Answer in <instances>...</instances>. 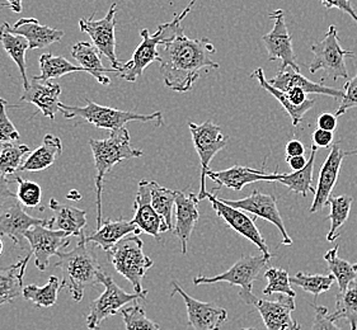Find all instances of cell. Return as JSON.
Returning a JSON list of instances; mask_svg holds the SVG:
<instances>
[{
	"mask_svg": "<svg viewBox=\"0 0 357 330\" xmlns=\"http://www.w3.org/2000/svg\"><path fill=\"white\" fill-rule=\"evenodd\" d=\"M134 207L135 216L131 221L135 223L137 229L142 230V233L160 240V233L169 231L165 219L158 214L151 205V180L139 182Z\"/></svg>",
	"mask_w": 357,
	"mask_h": 330,
	"instance_id": "obj_18",
	"label": "cell"
},
{
	"mask_svg": "<svg viewBox=\"0 0 357 330\" xmlns=\"http://www.w3.org/2000/svg\"><path fill=\"white\" fill-rule=\"evenodd\" d=\"M3 8H8L7 4H6V3H0V10H1Z\"/></svg>",
	"mask_w": 357,
	"mask_h": 330,
	"instance_id": "obj_57",
	"label": "cell"
},
{
	"mask_svg": "<svg viewBox=\"0 0 357 330\" xmlns=\"http://www.w3.org/2000/svg\"><path fill=\"white\" fill-rule=\"evenodd\" d=\"M333 139H335V135L331 131L317 129L313 132V145H315L317 148H329V146H332Z\"/></svg>",
	"mask_w": 357,
	"mask_h": 330,
	"instance_id": "obj_50",
	"label": "cell"
},
{
	"mask_svg": "<svg viewBox=\"0 0 357 330\" xmlns=\"http://www.w3.org/2000/svg\"><path fill=\"white\" fill-rule=\"evenodd\" d=\"M264 278L267 280V286L264 290V294L271 296L273 294H285L295 299V291L291 288V282L289 273L282 268L271 267L264 272Z\"/></svg>",
	"mask_w": 357,
	"mask_h": 330,
	"instance_id": "obj_42",
	"label": "cell"
},
{
	"mask_svg": "<svg viewBox=\"0 0 357 330\" xmlns=\"http://www.w3.org/2000/svg\"><path fill=\"white\" fill-rule=\"evenodd\" d=\"M89 146L93 152L96 165V205H97V229L102 226V191L105 178L114 165L122 160L140 158L143 151L137 150L131 145L129 129L123 127L112 131L107 139L103 140H89Z\"/></svg>",
	"mask_w": 357,
	"mask_h": 330,
	"instance_id": "obj_3",
	"label": "cell"
},
{
	"mask_svg": "<svg viewBox=\"0 0 357 330\" xmlns=\"http://www.w3.org/2000/svg\"><path fill=\"white\" fill-rule=\"evenodd\" d=\"M312 306L315 310L312 330H343L329 317L328 309L326 306H317L314 304H312Z\"/></svg>",
	"mask_w": 357,
	"mask_h": 330,
	"instance_id": "obj_47",
	"label": "cell"
},
{
	"mask_svg": "<svg viewBox=\"0 0 357 330\" xmlns=\"http://www.w3.org/2000/svg\"><path fill=\"white\" fill-rule=\"evenodd\" d=\"M142 230L137 229L135 223L132 221H126L125 219L112 220L107 219L102 223L100 229L96 230V233L86 237V243L94 244L105 251H108L119 242H121L123 237L129 235H139Z\"/></svg>",
	"mask_w": 357,
	"mask_h": 330,
	"instance_id": "obj_26",
	"label": "cell"
},
{
	"mask_svg": "<svg viewBox=\"0 0 357 330\" xmlns=\"http://www.w3.org/2000/svg\"><path fill=\"white\" fill-rule=\"evenodd\" d=\"M3 248H4V244H3V240H1V237H0V256L3 253Z\"/></svg>",
	"mask_w": 357,
	"mask_h": 330,
	"instance_id": "obj_56",
	"label": "cell"
},
{
	"mask_svg": "<svg viewBox=\"0 0 357 330\" xmlns=\"http://www.w3.org/2000/svg\"><path fill=\"white\" fill-rule=\"evenodd\" d=\"M172 296L179 294L186 304L188 325L195 330H220L228 319L227 310L211 302H202L186 294L176 281L172 282Z\"/></svg>",
	"mask_w": 357,
	"mask_h": 330,
	"instance_id": "obj_17",
	"label": "cell"
},
{
	"mask_svg": "<svg viewBox=\"0 0 357 330\" xmlns=\"http://www.w3.org/2000/svg\"><path fill=\"white\" fill-rule=\"evenodd\" d=\"M321 4L326 9L336 8L343 13L350 15L351 18L357 23L356 10L352 7L351 0H321Z\"/></svg>",
	"mask_w": 357,
	"mask_h": 330,
	"instance_id": "obj_48",
	"label": "cell"
},
{
	"mask_svg": "<svg viewBox=\"0 0 357 330\" xmlns=\"http://www.w3.org/2000/svg\"><path fill=\"white\" fill-rule=\"evenodd\" d=\"M116 13L117 4L112 3L108 9L107 15L100 21H94L93 15L91 18H82L79 21V29L92 38L93 45L98 49L102 55L108 58L112 68L121 69L122 64L116 55Z\"/></svg>",
	"mask_w": 357,
	"mask_h": 330,
	"instance_id": "obj_12",
	"label": "cell"
},
{
	"mask_svg": "<svg viewBox=\"0 0 357 330\" xmlns=\"http://www.w3.org/2000/svg\"><path fill=\"white\" fill-rule=\"evenodd\" d=\"M354 198L347 194L342 196H332L327 202V206H331V214L328 219L331 220V229L327 234L328 242H335L338 239V229H341L350 216L351 206Z\"/></svg>",
	"mask_w": 357,
	"mask_h": 330,
	"instance_id": "obj_37",
	"label": "cell"
},
{
	"mask_svg": "<svg viewBox=\"0 0 357 330\" xmlns=\"http://www.w3.org/2000/svg\"><path fill=\"white\" fill-rule=\"evenodd\" d=\"M61 94V86L52 81H40L36 75L31 78L29 88L22 94L21 102L35 104L45 117L55 120L57 112H60L59 97Z\"/></svg>",
	"mask_w": 357,
	"mask_h": 330,
	"instance_id": "obj_23",
	"label": "cell"
},
{
	"mask_svg": "<svg viewBox=\"0 0 357 330\" xmlns=\"http://www.w3.org/2000/svg\"><path fill=\"white\" fill-rule=\"evenodd\" d=\"M26 240L31 245V253L35 257V266L40 271H46L51 257L56 256L60 249L70 243V235L61 230H52L43 225H37L26 231Z\"/></svg>",
	"mask_w": 357,
	"mask_h": 330,
	"instance_id": "obj_14",
	"label": "cell"
},
{
	"mask_svg": "<svg viewBox=\"0 0 357 330\" xmlns=\"http://www.w3.org/2000/svg\"><path fill=\"white\" fill-rule=\"evenodd\" d=\"M215 51L214 43L208 38H190L179 24L173 35L158 47L157 61L165 86L177 93L190 92L200 79L202 70L220 68L211 58Z\"/></svg>",
	"mask_w": 357,
	"mask_h": 330,
	"instance_id": "obj_1",
	"label": "cell"
},
{
	"mask_svg": "<svg viewBox=\"0 0 357 330\" xmlns=\"http://www.w3.org/2000/svg\"><path fill=\"white\" fill-rule=\"evenodd\" d=\"M199 202L197 196L192 192L186 194L182 191H176V225L173 233L181 242L182 254L187 253V243L200 217Z\"/></svg>",
	"mask_w": 357,
	"mask_h": 330,
	"instance_id": "obj_22",
	"label": "cell"
},
{
	"mask_svg": "<svg viewBox=\"0 0 357 330\" xmlns=\"http://www.w3.org/2000/svg\"><path fill=\"white\" fill-rule=\"evenodd\" d=\"M49 207L55 214L54 228L68 233L70 237H80L86 225V211L73 207L51 198Z\"/></svg>",
	"mask_w": 357,
	"mask_h": 330,
	"instance_id": "obj_30",
	"label": "cell"
},
{
	"mask_svg": "<svg viewBox=\"0 0 357 330\" xmlns=\"http://www.w3.org/2000/svg\"><path fill=\"white\" fill-rule=\"evenodd\" d=\"M343 93L344 95L341 104L335 113L337 117L344 115L347 111H350L351 108L357 107V74L343 86Z\"/></svg>",
	"mask_w": 357,
	"mask_h": 330,
	"instance_id": "obj_46",
	"label": "cell"
},
{
	"mask_svg": "<svg viewBox=\"0 0 357 330\" xmlns=\"http://www.w3.org/2000/svg\"><path fill=\"white\" fill-rule=\"evenodd\" d=\"M72 56L79 63L86 72L92 75L102 86H109L111 79L107 72H117L114 68H105L100 61V52L92 43L79 41L72 47Z\"/></svg>",
	"mask_w": 357,
	"mask_h": 330,
	"instance_id": "obj_27",
	"label": "cell"
},
{
	"mask_svg": "<svg viewBox=\"0 0 357 330\" xmlns=\"http://www.w3.org/2000/svg\"><path fill=\"white\" fill-rule=\"evenodd\" d=\"M61 288V282L56 276H51L49 282L38 288L36 285H29L23 288L22 296L33 302L36 308H52L57 301V294Z\"/></svg>",
	"mask_w": 357,
	"mask_h": 330,
	"instance_id": "obj_36",
	"label": "cell"
},
{
	"mask_svg": "<svg viewBox=\"0 0 357 330\" xmlns=\"http://www.w3.org/2000/svg\"><path fill=\"white\" fill-rule=\"evenodd\" d=\"M271 257L266 256H243L236 262V265L230 267L227 272L222 273L215 277L199 276L193 278V283L197 285H211L219 282H227L231 286H239L242 288L239 296L247 305H256L259 300L256 294L252 292L253 283L257 280L261 271L266 268Z\"/></svg>",
	"mask_w": 357,
	"mask_h": 330,
	"instance_id": "obj_7",
	"label": "cell"
},
{
	"mask_svg": "<svg viewBox=\"0 0 357 330\" xmlns=\"http://www.w3.org/2000/svg\"><path fill=\"white\" fill-rule=\"evenodd\" d=\"M143 248V240L139 235L132 234L123 237L107 251L108 263L114 266L116 272L129 281L136 294H148L142 282L154 265L153 259L145 256Z\"/></svg>",
	"mask_w": 357,
	"mask_h": 330,
	"instance_id": "obj_6",
	"label": "cell"
},
{
	"mask_svg": "<svg viewBox=\"0 0 357 330\" xmlns=\"http://www.w3.org/2000/svg\"><path fill=\"white\" fill-rule=\"evenodd\" d=\"M29 151L31 148L26 144L8 143L0 145V172L7 177L15 175V172L21 169L22 160Z\"/></svg>",
	"mask_w": 357,
	"mask_h": 330,
	"instance_id": "obj_40",
	"label": "cell"
},
{
	"mask_svg": "<svg viewBox=\"0 0 357 330\" xmlns=\"http://www.w3.org/2000/svg\"><path fill=\"white\" fill-rule=\"evenodd\" d=\"M335 281L336 278L332 274L323 276V274H305V273L299 272L293 277H290L291 283L303 288L305 292L313 294L314 299L323 292H327L329 288H332Z\"/></svg>",
	"mask_w": 357,
	"mask_h": 330,
	"instance_id": "obj_41",
	"label": "cell"
},
{
	"mask_svg": "<svg viewBox=\"0 0 357 330\" xmlns=\"http://www.w3.org/2000/svg\"><path fill=\"white\" fill-rule=\"evenodd\" d=\"M337 117L333 113H329V112H324L321 113L318 120H317V125H318V129H326V131H331L333 132L337 129Z\"/></svg>",
	"mask_w": 357,
	"mask_h": 330,
	"instance_id": "obj_51",
	"label": "cell"
},
{
	"mask_svg": "<svg viewBox=\"0 0 357 330\" xmlns=\"http://www.w3.org/2000/svg\"><path fill=\"white\" fill-rule=\"evenodd\" d=\"M354 269H355V271L357 272V263L356 265H354Z\"/></svg>",
	"mask_w": 357,
	"mask_h": 330,
	"instance_id": "obj_58",
	"label": "cell"
},
{
	"mask_svg": "<svg viewBox=\"0 0 357 330\" xmlns=\"http://www.w3.org/2000/svg\"><path fill=\"white\" fill-rule=\"evenodd\" d=\"M31 256L32 253L12 266L0 267V306L15 301L23 294V277Z\"/></svg>",
	"mask_w": 357,
	"mask_h": 330,
	"instance_id": "obj_28",
	"label": "cell"
},
{
	"mask_svg": "<svg viewBox=\"0 0 357 330\" xmlns=\"http://www.w3.org/2000/svg\"><path fill=\"white\" fill-rule=\"evenodd\" d=\"M347 155H351V157H357V148L352 149V150L344 151V157H347Z\"/></svg>",
	"mask_w": 357,
	"mask_h": 330,
	"instance_id": "obj_55",
	"label": "cell"
},
{
	"mask_svg": "<svg viewBox=\"0 0 357 330\" xmlns=\"http://www.w3.org/2000/svg\"><path fill=\"white\" fill-rule=\"evenodd\" d=\"M310 52L313 54V60L309 64V72L312 74L324 70L326 77L333 80L349 79L346 58H354L355 52L341 47L335 24L329 26L321 41L310 46Z\"/></svg>",
	"mask_w": 357,
	"mask_h": 330,
	"instance_id": "obj_8",
	"label": "cell"
},
{
	"mask_svg": "<svg viewBox=\"0 0 357 330\" xmlns=\"http://www.w3.org/2000/svg\"><path fill=\"white\" fill-rule=\"evenodd\" d=\"M12 182L15 180H9L7 175L0 172V208L4 207L10 200L17 198V194L10 189Z\"/></svg>",
	"mask_w": 357,
	"mask_h": 330,
	"instance_id": "obj_49",
	"label": "cell"
},
{
	"mask_svg": "<svg viewBox=\"0 0 357 330\" xmlns=\"http://www.w3.org/2000/svg\"><path fill=\"white\" fill-rule=\"evenodd\" d=\"M250 78L252 79H257L259 86L264 89L266 92H268L271 95H273L281 103V106L285 109L286 113L291 118V123H293L294 127H298L303 123V118H304L305 113H307V111H310L315 104V100H307V103L303 104V106H295V104H293L291 101H290V98H289V94L280 91V89L275 88V86H271L268 83V80L266 79V77H264V72L262 68H258L255 72H252Z\"/></svg>",
	"mask_w": 357,
	"mask_h": 330,
	"instance_id": "obj_31",
	"label": "cell"
},
{
	"mask_svg": "<svg viewBox=\"0 0 357 330\" xmlns=\"http://www.w3.org/2000/svg\"><path fill=\"white\" fill-rule=\"evenodd\" d=\"M286 163L290 165V168L293 169L294 172L296 171H301L303 168H305L307 164V159L303 157H294V158H286Z\"/></svg>",
	"mask_w": 357,
	"mask_h": 330,
	"instance_id": "obj_53",
	"label": "cell"
},
{
	"mask_svg": "<svg viewBox=\"0 0 357 330\" xmlns=\"http://www.w3.org/2000/svg\"><path fill=\"white\" fill-rule=\"evenodd\" d=\"M270 19L273 21V29L262 36L268 60H281L279 72L290 66L294 70L301 72V66L296 63V55L293 49V37L286 26L285 12L282 9H276L270 13Z\"/></svg>",
	"mask_w": 357,
	"mask_h": 330,
	"instance_id": "obj_11",
	"label": "cell"
},
{
	"mask_svg": "<svg viewBox=\"0 0 357 330\" xmlns=\"http://www.w3.org/2000/svg\"><path fill=\"white\" fill-rule=\"evenodd\" d=\"M264 168L253 169L248 166L234 165V166L228 168L225 171H220V172L208 171L207 178L218 183V189H220L222 187H228L234 191H242L244 187L256 183V182H264H264H276V180L279 182L282 178V174H278L276 172L267 174L264 172Z\"/></svg>",
	"mask_w": 357,
	"mask_h": 330,
	"instance_id": "obj_20",
	"label": "cell"
},
{
	"mask_svg": "<svg viewBox=\"0 0 357 330\" xmlns=\"http://www.w3.org/2000/svg\"><path fill=\"white\" fill-rule=\"evenodd\" d=\"M78 244L70 251H59V262L55 265L61 272V288H68L73 300L80 302L86 288L100 285L102 272L97 254L86 246V235L79 237Z\"/></svg>",
	"mask_w": 357,
	"mask_h": 330,
	"instance_id": "obj_2",
	"label": "cell"
},
{
	"mask_svg": "<svg viewBox=\"0 0 357 330\" xmlns=\"http://www.w3.org/2000/svg\"><path fill=\"white\" fill-rule=\"evenodd\" d=\"M242 330H256L255 328H248V329H245V328H243Z\"/></svg>",
	"mask_w": 357,
	"mask_h": 330,
	"instance_id": "obj_59",
	"label": "cell"
},
{
	"mask_svg": "<svg viewBox=\"0 0 357 330\" xmlns=\"http://www.w3.org/2000/svg\"><path fill=\"white\" fill-rule=\"evenodd\" d=\"M324 260L328 265L331 274L336 278L340 292H343L351 282L356 278L357 272L354 269V265L338 257V246L327 251L324 254Z\"/></svg>",
	"mask_w": 357,
	"mask_h": 330,
	"instance_id": "obj_38",
	"label": "cell"
},
{
	"mask_svg": "<svg viewBox=\"0 0 357 330\" xmlns=\"http://www.w3.org/2000/svg\"><path fill=\"white\" fill-rule=\"evenodd\" d=\"M7 210L0 215V237H8L22 249H24V234L37 225L54 229L55 217L51 219H36L29 216L17 198L8 202Z\"/></svg>",
	"mask_w": 357,
	"mask_h": 330,
	"instance_id": "obj_16",
	"label": "cell"
},
{
	"mask_svg": "<svg viewBox=\"0 0 357 330\" xmlns=\"http://www.w3.org/2000/svg\"><path fill=\"white\" fill-rule=\"evenodd\" d=\"M286 158H294V157H303L305 152V146L299 140H290L286 144Z\"/></svg>",
	"mask_w": 357,
	"mask_h": 330,
	"instance_id": "obj_52",
	"label": "cell"
},
{
	"mask_svg": "<svg viewBox=\"0 0 357 330\" xmlns=\"http://www.w3.org/2000/svg\"><path fill=\"white\" fill-rule=\"evenodd\" d=\"M224 203H227L231 207L239 208L244 212H250L255 217H261L268 223H273L282 237L281 244L291 245L293 240L289 237L285 229V223L282 221V217L278 207V198L273 194H264L258 191H253L252 194L242 198V200H225L220 198Z\"/></svg>",
	"mask_w": 357,
	"mask_h": 330,
	"instance_id": "obj_15",
	"label": "cell"
},
{
	"mask_svg": "<svg viewBox=\"0 0 357 330\" xmlns=\"http://www.w3.org/2000/svg\"><path fill=\"white\" fill-rule=\"evenodd\" d=\"M6 4L15 13H22V10H23V7H22L23 6V0H6Z\"/></svg>",
	"mask_w": 357,
	"mask_h": 330,
	"instance_id": "obj_54",
	"label": "cell"
},
{
	"mask_svg": "<svg viewBox=\"0 0 357 330\" xmlns=\"http://www.w3.org/2000/svg\"><path fill=\"white\" fill-rule=\"evenodd\" d=\"M8 102L0 98V145L17 143L20 140V132L7 115Z\"/></svg>",
	"mask_w": 357,
	"mask_h": 330,
	"instance_id": "obj_45",
	"label": "cell"
},
{
	"mask_svg": "<svg viewBox=\"0 0 357 330\" xmlns=\"http://www.w3.org/2000/svg\"><path fill=\"white\" fill-rule=\"evenodd\" d=\"M188 129L192 136L195 149L200 157L201 187L197 200L202 201L206 200V178L207 172L210 171V163L219 151L225 149L229 143V137L222 134L220 126L215 125L210 120L201 125L188 123Z\"/></svg>",
	"mask_w": 357,
	"mask_h": 330,
	"instance_id": "obj_10",
	"label": "cell"
},
{
	"mask_svg": "<svg viewBox=\"0 0 357 330\" xmlns=\"http://www.w3.org/2000/svg\"><path fill=\"white\" fill-rule=\"evenodd\" d=\"M255 306L262 316L267 330H301V324L296 323L291 316L296 309L294 297L280 294L278 301L259 299Z\"/></svg>",
	"mask_w": 357,
	"mask_h": 330,
	"instance_id": "obj_21",
	"label": "cell"
},
{
	"mask_svg": "<svg viewBox=\"0 0 357 330\" xmlns=\"http://www.w3.org/2000/svg\"><path fill=\"white\" fill-rule=\"evenodd\" d=\"M9 32L23 36L29 43V50L45 49L59 42L64 37V31L52 29L37 21L36 18H21L13 26L8 24Z\"/></svg>",
	"mask_w": 357,
	"mask_h": 330,
	"instance_id": "obj_24",
	"label": "cell"
},
{
	"mask_svg": "<svg viewBox=\"0 0 357 330\" xmlns=\"http://www.w3.org/2000/svg\"><path fill=\"white\" fill-rule=\"evenodd\" d=\"M63 154V143L60 137L47 134L43 137V143L36 150L29 154V158L22 164L21 172H41L56 162Z\"/></svg>",
	"mask_w": 357,
	"mask_h": 330,
	"instance_id": "obj_29",
	"label": "cell"
},
{
	"mask_svg": "<svg viewBox=\"0 0 357 330\" xmlns=\"http://www.w3.org/2000/svg\"><path fill=\"white\" fill-rule=\"evenodd\" d=\"M329 317L337 320H346L350 324L351 330H357V282L352 281L347 288L337 294L336 310L329 314Z\"/></svg>",
	"mask_w": 357,
	"mask_h": 330,
	"instance_id": "obj_34",
	"label": "cell"
},
{
	"mask_svg": "<svg viewBox=\"0 0 357 330\" xmlns=\"http://www.w3.org/2000/svg\"><path fill=\"white\" fill-rule=\"evenodd\" d=\"M15 183L18 184L17 200L22 206L27 208L40 207L43 201V189L36 182L23 180L20 175H15Z\"/></svg>",
	"mask_w": 357,
	"mask_h": 330,
	"instance_id": "obj_44",
	"label": "cell"
},
{
	"mask_svg": "<svg viewBox=\"0 0 357 330\" xmlns=\"http://www.w3.org/2000/svg\"><path fill=\"white\" fill-rule=\"evenodd\" d=\"M151 205L159 215L162 216L169 230L173 229V207H176V191L159 186L151 180Z\"/></svg>",
	"mask_w": 357,
	"mask_h": 330,
	"instance_id": "obj_39",
	"label": "cell"
},
{
	"mask_svg": "<svg viewBox=\"0 0 357 330\" xmlns=\"http://www.w3.org/2000/svg\"><path fill=\"white\" fill-rule=\"evenodd\" d=\"M317 150L318 148L313 145L310 158L305 168L290 174H282V178L279 180L280 183L287 187L289 191H291L295 194H299L301 197H307V192L315 194V188L313 187V173H314Z\"/></svg>",
	"mask_w": 357,
	"mask_h": 330,
	"instance_id": "obj_33",
	"label": "cell"
},
{
	"mask_svg": "<svg viewBox=\"0 0 357 330\" xmlns=\"http://www.w3.org/2000/svg\"><path fill=\"white\" fill-rule=\"evenodd\" d=\"M86 106L78 107V106H66L64 103L60 104V112L64 115L65 118H82L86 123H92L98 129H109L117 131L125 127L128 123H154L157 127L163 125V113L162 112H154L151 115H140L135 112H128L116 108L100 106L94 103L91 100H84Z\"/></svg>",
	"mask_w": 357,
	"mask_h": 330,
	"instance_id": "obj_5",
	"label": "cell"
},
{
	"mask_svg": "<svg viewBox=\"0 0 357 330\" xmlns=\"http://www.w3.org/2000/svg\"><path fill=\"white\" fill-rule=\"evenodd\" d=\"M344 159V151L341 148V141H337L331 146L328 157L321 165L318 186L315 188L314 200L309 208L310 214H315L327 206V202L332 197L333 188L336 186L340 171Z\"/></svg>",
	"mask_w": 357,
	"mask_h": 330,
	"instance_id": "obj_19",
	"label": "cell"
},
{
	"mask_svg": "<svg viewBox=\"0 0 357 330\" xmlns=\"http://www.w3.org/2000/svg\"><path fill=\"white\" fill-rule=\"evenodd\" d=\"M0 43L6 50L8 56L15 61L20 72H21L22 83L24 91L29 88V80L27 78V63H26V51L29 49V43L26 38L20 35L9 32L8 23L4 22L0 27Z\"/></svg>",
	"mask_w": 357,
	"mask_h": 330,
	"instance_id": "obj_32",
	"label": "cell"
},
{
	"mask_svg": "<svg viewBox=\"0 0 357 330\" xmlns=\"http://www.w3.org/2000/svg\"><path fill=\"white\" fill-rule=\"evenodd\" d=\"M120 313L126 330H162L157 323L146 316L143 306L139 304L123 308Z\"/></svg>",
	"mask_w": 357,
	"mask_h": 330,
	"instance_id": "obj_43",
	"label": "cell"
},
{
	"mask_svg": "<svg viewBox=\"0 0 357 330\" xmlns=\"http://www.w3.org/2000/svg\"><path fill=\"white\" fill-rule=\"evenodd\" d=\"M100 285L105 288L98 299L91 302L86 316V328L100 330V324L109 316L117 315L128 304L144 300L148 294H128L123 291L107 273H100Z\"/></svg>",
	"mask_w": 357,
	"mask_h": 330,
	"instance_id": "obj_9",
	"label": "cell"
},
{
	"mask_svg": "<svg viewBox=\"0 0 357 330\" xmlns=\"http://www.w3.org/2000/svg\"><path fill=\"white\" fill-rule=\"evenodd\" d=\"M196 4V0H192L188 7L183 9L182 13L176 15V17L168 23L160 24L158 27L157 32L151 35L149 29H142V43L137 46L135 52L132 54V58L126 64L121 66V69L117 72V77L120 79L126 80L130 83H134L139 77L143 75L144 70L154 61L158 60V47L160 43L165 42L173 35L174 29L182 24V21L190 15L193 7Z\"/></svg>",
	"mask_w": 357,
	"mask_h": 330,
	"instance_id": "obj_4",
	"label": "cell"
},
{
	"mask_svg": "<svg viewBox=\"0 0 357 330\" xmlns=\"http://www.w3.org/2000/svg\"><path fill=\"white\" fill-rule=\"evenodd\" d=\"M218 191L219 189L215 188L214 194L207 192L206 196V200L211 202V206L216 212V215L219 216L224 223L230 226L239 235L248 239L253 244L257 245L258 249L261 251L264 256L272 258L273 256L270 253L268 245L266 243L264 237H262V234L259 233V230L257 229V226L255 223V217H250L239 208L231 207L227 203H224L215 194Z\"/></svg>",
	"mask_w": 357,
	"mask_h": 330,
	"instance_id": "obj_13",
	"label": "cell"
},
{
	"mask_svg": "<svg viewBox=\"0 0 357 330\" xmlns=\"http://www.w3.org/2000/svg\"><path fill=\"white\" fill-rule=\"evenodd\" d=\"M38 63H40L41 75H36V77L40 81H51L52 79L61 78L72 72H86L82 66H75L63 56H54L51 54L41 55Z\"/></svg>",
	"mask_w": 357,
	"mask_h": 330,
	"instance_id": "obj_35",
	"label": "cell"
},
{
	"mask_svg": "<svg viewBox=\"0 0 357 330\" xmlns=\"http://www.w3.org/2000/svg\"><path fill=\"white\" fill-rule=\"evenodd\" d=\"M268 83L282 92H287L293 88H299L307 94H321V95L332 97L335 100L343 98L344 95L343 89L340 91V89L323 86L321 83H314L305 78L304 75H301V72L294 70L290 66L286 68L282 72H278L276 77L268 80Z\"/></svg>",
	"mask_w": 357,
	"mask_h": 330,
	"instance_id": "obj_25",
	"label": "cell"
}]
</instances>
